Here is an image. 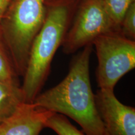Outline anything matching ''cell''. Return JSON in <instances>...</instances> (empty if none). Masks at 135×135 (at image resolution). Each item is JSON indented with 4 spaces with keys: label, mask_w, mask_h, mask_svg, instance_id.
<instances>
[{
    "label": "cell",
    "mask_w": 135,
    "mask_h": 135,
    "mask_svg": "<svg viewBox=\"0 0 135 135\" xmlns=\"http://www.w3.org/2000/svg\"><path fill=\"white\" fill-rule=\"evenodd\" d=\"M74 57L66 77L57 85L40 93L33 103L71 118L86 135H104L89 78L93 45L82 48Z\"/></svg>",
    "instance_id": "6da1fadb"
},
{
    "label": "cell",
    "mask_w": 135,
    "mask_h": 135,
    "mask_svg": "<svg viewBox=\"0 0 135 135\" xmlns=\"http://www.w3.org/2000/svg\"><path fill=\"white\" fill-rule=\"evenodd\" d=\"M80 0H46L45 21L30 51L21 89L25 102L33 103L48 78L56 52L61 46Z\"/></svg>",
    "instance_id": "7a4b0ae2"
},
{
    "label": "cell",
    "mask_w": 135,
    "mask_h": 135,
    "mask_svg": "<svg viewBox=\"0 0 135 135\" xmlns=\"http://www.w3.org/2000/svg\"><path fill=\"white\" fill-rule=\"evenodd\" d=\"M46 14V0H12L1 18L0 33L18 75H24L31 45Z\"/></svg>",
    "instance_id": "3957f363"
},
{
    "label": "cell",
    "mask_w": 135,
    "mask_h": 135,
    "mask_svg": "<svg viewBox=\"0 0 135 135\" xmlns=\"http://www.w3.org/2000/svg\"><path fill=\"white\" fill-rule=\"evenodd\" d=\"M92 45L98 59V86L114 89L121 78L135 68V41L120 31H112L97 37Z\"/></svg>",
    "instance_id": "277c9868"
},
{
    "label": "cell",
    "mask_w": 135,
    "mask_h": 135,
    "mask_svg": "<svg viewBox=\"0 0 135 135\" xmlns=\"http://www.w3.org/2000/svg\"><path fill=\"white\" fill-rule=\"evenodd\" d=\"M116 29L103 0H80L61 46L66 54L75 53L92 45L97 37Z\"/></svg>",
    "instance_id": "5b68a950"
},
{
    "label": "cell",
    "mask_w": 135,
    "mask_h": 135,
    "mask_svg": "<svg viewBox=\"0 0 135 135\" xmlns=\"http://www.w3.org/2000/svg\"><path fill=\"white\" fill-rule=\"evenodd\" d=\"M95 101L104 135H135V108L121 103L114 89H99Z\"/></svg>",
    "instance_id": "8992f818"
},
{
    "label": "cell",
    "mask_w": 135,
    "mask_h": 135,
    "mask_svg": "<svg viewBox=\"0 0 135 135\" xmlns=\"http://www.w3.org/2000/svg\"><path fill=\"white\" fill-rule=\"evenodd\" d=\"M53 113L33 103L23 102L0 123V135H40Z\"/></svg>",
    "instance_id": "52a82bcc"
},
{
    "label": "cell",
    "mask_w": 135,
    "mask_h": 135,
    "mask_svg": "<svg viewBox=\"0 0 135 135\" xmlns=\"http://www.w3.org/2000/svg\"><path fill=\"white\" fill-rule=\"evenodd\" d=\"M23 102L20 85L0 81V123L11 116Z\"/></svg>",
    "instance_id": "ba28073f"
},
{
    "label": "cell",
    "mask_w": 135,
    "mask_h": 135,
    "mask_svg": "<svg viewBox=\"0 0 135 135\" xmlns=\"http://www.w3.org/2000/svg\"><path fill=\"white\" fill-rule=\"evenodd\" d=\"M18 76L9 51L0 33V81L20 85Z\"/></svg>",
    "instance_id": "9c48e42d"
},
{
    "label": "cell",
    "mask_w": 135,
    "mask_h": 135,
    "mask_svg": "<svg viewBox=\"0 0 135 135\" xmlns=\"http://www.w3.org/2000/svg\"><path fill=\"white\" fill-rule=\"evenodd\" d=\"M135 0H103L104 8L116 29L120 31V25L126 11Z\"/></svg>",
    "instance_id": "30bf717a"
},
{
    "label": "cell",
    "mask_w": 135,
    "mask_h": 135,
    "mask_svg": "<svg viewBox=\"0 0 135 135\" xmlns=\"http://www.w3.org/2000/svg\"><path fill=\"white\" fill-rule=\"evenodd\" d=\"M45 128H49L58 135H86L71 123L66 116L53 113L45 123Z\"/></svg>",
    "instance_id": "8fae6325"
},
{
    "label": "cell",
    "mask_w": 135,
    "mask_h": 135,
    "mask_svg": "<svg viewBox=\"0 0 135 135\" xmlns=\"http://www.w3.org/2000/svg\"><path fill=\"white\" fill-rule=\"evenodd\" d=\"M120 33L126 38L135 41V2L129 6L123 16Z\"/></svg>",
    "instance_id": "7c38bea8"
},
{
    "label": "cell",
    "mask_w": 135,
    "mask_h": 135,
    "mask_svg": "<svg viewBox=\"0 0 135 135\" xmlns=\"http://www.w3.org/2000/svg\"><path fill=\"white\" fill-rule=\"evenodd\" d=\"M12 0H0V21Z\"/></svg>",
    "instance_id": "4fadbf2b"
}]
</instances>
